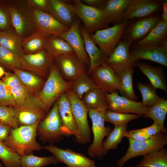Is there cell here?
<instances>
[{
    "label": "cell",
    "mask_w": 167,
    "mask_h": 167,
    "mask_svg": "<svg viewBox=\"0 0 167 167\" xmlns=\"http://www.w3.org/2000/svg\"><path fill=\"white\" fill-rule=\"evenodd\" d=\"M12 128L10 126L0 123V142H3L8 135Z\"/></svg>",
    "instance_id": "816d5d0a"
},
{
    "label": "cell",
    "mask_w": 167,
    "mask_h": 167,
    "mask_svg": "<svg viewBox=\"0 0 167 167\" xmlns=\"http://www.w3.org/2000/svg\"><path fill=\"white\" fill-rule=\"evenodd\" d=\"M0 123H1V122H0Z\"/></svg>",
    "instance_id": "680465c9"
},
{
    "label": "cell",
    "mask_w": 167,
    "mask_h": 167,
    "mask_svg": "<svg viewBox=\"0 0 167 167\" xmlns=\"http://www.w3.org/2000/svg\"><path fill=\"white\" fill-rule=\"evenodd\" d=\"M70 82V90L81 100L85 93L91 90L98 88L87 74L80 76Z\"/></svg>",
    "instance_id": "74e56055"
},
{
    "label": "cell",
    "mask_w": 167,
    "mask_h": 167,
    "mask_svg": "<svg viewBox=\"0 0 167 167\" xmlns=\"http://www.w3.org/2000/svg\"><path fill=\"white\" fill-rule=\"evenodd\" d=\"M1 105V104H0V105Z\"/></svg>",
    "instance_id": "6f0895ef"
},
{
    "label": "cell",
    "mask_w": 167,
    "mask_h": 167,
    "mask_svg": "<svg viewBox=\"0 0 167 167\" xmlns=\"http://www.w3.org/2000/svg\"><path fill=\"white\" fill-rule=\"evenodd\" d=\"M45 49L54 58L66 54L74 53L68 44L59 36H48Z\"/></svg>",
    "instance_id": "f546056e"
},
{
    "label": "cell",
    "mask_w": 167,
    "mask_h": 167,
    "mask_svg": "<svg viewBox=\"0 0 167 167\" xmlns=\"http://www.w3.org/2000/svg\"><path fill=\"white\" fill-rule=\"evenodd\" d=\"M3 81L17 105L23 104L30 93L14 73L6 72Z\"/></svg>",
    "instance_id": "484cf974"
},
{
    "label": "cell",
    "mask_w": 167,
    "mask_h": 167,
    "mask_svg": "<svg viewBox=\"0 0 167 167\" xmlns=\"http://www.w3.org/2000/svg\"><path fill=\"white\" fill-rule=\"evenodd\" d=\"M21 156L0 142V160L5 167H21Z\"/></svg>",
    "instance_id": "b9f144b4"
},
{
    "label": "cell",
    "mask_w": 167,
    "mask_h": 167,
    "mask_svg": "<svg viewBox=\"0 0 167 167\" xmlns=\"http://www.w3.org/2000/svg\"><path fill=\"white\" fill-rule=\"evenodd\" d=\"M123 137L131 138L135 140L141 141L149 139L153 136L148 135L139 129L126 131L123 134Z\"/></svg>",
    "instance_id": "c3c4849f"
},
{
    "label": "cell",
    "mask_w": 167,
    "mask_h": 167,
    "mask_svg": "<svg viewBox=\"0 0 167 167\" xmlns=\"http://www.w3.org/2000/svg\"><path fill=\"white\" fill-rule=\"evenodd\" d=\"M131 0H108L103 9L106 20L109 24L121 23L125 11Z\"/></svg>",
    "instance_id": "83f0119b"
},
{
    "label": "cell",
    "mask_w": 167,
    "mask_h": 167,
    "mask_svg": "<svg viewBox=\"0 0 167 167\" xmlns=\"http://www.w3.org/2000/svg\"><path fill=\"white\" fill-rule=\"evenodd\" d=\"M161 4L163 11L161 19L167 22V1L163 0L161 1Z\"/></svg>",
    "instance_id": "f5cc1de1"
},
{
    "label": "cell",
    "mask_w": 167,
    "mask_h": 167,
    "mask_svg": "<svg viewBox=\"0 0 167 167\" xmlns=\"http://www.w3.org/2000/svg\"><path fill=\"white\" fill-rule=\"evenodd\" d=\"M54 60L61 75L67 82H71L87 74L86 66L74 53L60 56Z\"/></svg>",
    "instance_id": "4fadbf2b"
},
{
    "label": "cell",
    "mask_w": 167,
    "mask_h": 167,
    "mask_svg": "<svg viewBox=\"0 0 167 167\" xmlns=\"http://www.w3.org/2000/svg\"><path fill=\"white\" fill-rule=\"evenodd\" d=\"M167 22L161 19L149 32L138 42L139 46L149 47L161 46L167 40Z\"/></svg>",
    "instance_id": "4316f807"
},
{
    "label": "cell",
    "mask_w": 167,
    "mask_h": 167,
    "mask_svg": "<svg viewBox=\"0 0 167 167\" xmlns=\"http://www.w3.org/2000/svg\"><path fill=\"white\" fill-rule=\"evenodd\" d=\"M127 126L128 124L114 125V129L102 143V148L104 155H106L109 150L117 148L118 144L122 141L123 137V133L127 131Z\"/></svg>",
    "instance_id": "e575fe53"
},
{
    "label": "cell",
    "mask_w": 167,
    "mask_h": 167,
    "mask_svg": "<svg viewBox=\"0 0 167 167\" xmlns=\"http://www.w3.org/2000/svg\"><path fill=\"white\" fill-rule=\"evenodd\" d=\"M6 72H5L3 68L0 66V77L4 75Z\"/></svg>",
    "instance_id": "11a10c76"
},
{
    "label": "cell",
    "mask_w": 167,
    "mask_h": 167,
    "mask_svg": "<svg viewBox=\"0 0 167 167\" xmlns=\"http://www.w3.org/2000/svg\"><path fill=\"white\" fill-rule=\"evenodd\" d=\"M30 9L37 30L46 36H60L69 29V28L60 23L50 14Z\"/></svg>",
    "instance_id": "e0dca14e"
},
{
    "label": "cell",
    "mask_w": 167,
    "mask_h": 167,
    "mask_svg": "<svg viewBox=\"0 0 167 167\" xmlns=\"http://www.w3.org/2000/svg\"><path fill=\"white\" fill-rule=\"evenodd\" d=\"M106 94L98 88H95L84 94L81 100L88 109H98L106 103Z\"/></svg>",
    "instance_id": "d590c367"
},
{
    "label": "cell",
    "mask_w": 167,
    "mask_h": 167,
    "mask_svg": "<svg viewBox=\"0 0 167 167\" xmlns=\"http://www.w3.org/2000/svg\"><path fill=\"white\" fill-rule=\"evenodd\" d=\"M128 24V21H123L111 27L97 30L90 36L94 43L108 58L121 41Z\"/></svg>",
    "instance_id": "30bf717a"
},
{
    "label": "cell",
    "mask_w": 167,
    "mask_h": 167,
    "mask_svg": "<svg viewBox=\"0 0 167 167\" xmlns=\"http://www.w3.org/2000/svg\"><path fill=\"white\" fill-rule=\"evenodd\" d=\"M80 29L89 60V71L91 73L95 68L105 62L108 57L94 43L84 26H80Z\"/></svg>",
    "instance_id": "603a6c76"
},
{
    "label": "cell",
    "mask_w": 167,
    "mask_h": 167,
    "mask_svg": "<svg viewBox=\"0 0 167 167\" xmlns=\"http://www.w3.org/2000/svg\"><path fill=\"white\" fill-rule=\"evenodd\" d=\"M134 71V68H128L121 71L118 75L120 81V88L119 91L121 96L136 101L138 97L134 91L132 80Z\"/></svg>",
    "instance_id": "d6a6232c"
},
{
    "label": "cell",
    "mask_w": 167,
    "mask_h": 167,
    "mask_svg": "<svg viewBox=\"0 0 167 167\" xmlns=\"http://www.w3.org/2000/svg\"><path fill=\"white\" fill-rule=\"evenodd\" d=\"M137 85L142 96L141 103L145 106L149 107H152L161 98L156 93V89L150 83L138 82Z\"/></svg>",
    "instance_id": "60d3db41"
},
{
    "label": "cell",
    "mask_w": 167,
    "mask_h": 167,
    "mask_svg": "<svg viewBox=\"0 0 167 167\" xmlns=\"http://www.w3.org/2000/svg\"><path fill=\"white\" fill-rule=\"evenodd\" d=\"M40 122L37 121L31 125L11 128L3 143L21 156L43 149V147L36 140L37 128Z\"/></svg>",
    "instance_id": "6da1fadb"
},
{
    "label": "cell",
    "mask_w": 167,
    "mask_h": 167,
    "mask_svg": "<svg viewBox=\"0 0 167 167\" xmlns=\"http://www.w3.org/2000/svg\"><path fill=\"white\" fill-rule=\"evenodd\" d=\"M0 66L13 71L21 69L20 57L10 50L0 45Z\"/></svg>",
    "instance_id": "ab89813d"
},
{
    "label": "cell",
    "mask_w": 167,
    "mask_h": 167,
    "mask_svg": "<svg viewBox=\"0 0 167 167\" xmlns=\"http://www.w3.org/2000/svg\"><path fill=\"white\" fill-rule=\"evenodd\" d=\"M12 26L22 38L37 30L30 8L24 0H6Z\"/></svg>",
    "instance_id": "3957f363"
},
{
    "label": "cell",
    "mask_w": 167,
    "mask_h": 167,
    "mask_svg": "<svg viewBox=\"0 0 167 167\" xmlns=\"http://www.w3.org/2000/svg\"><path fill=\"white\" fill-rule=\"evenodd\" d=\"M59 162L54 156L39 157L31 153L21 156V167H43Z\"/></svg>",
    "instance_id": "f35d334b"
},
{
    "label": "cell",
    "mask_w": 167,
    "mask_h": 167,
    "mask_svg": "<svg viewBox=\"0 0 167 167\" xmlns=\"http://www.w3.org/2000/svg\"><path fill=\"white\" fill-rule=\"evenodd\" d=\"M22 40L13 28L0 31V45L10 50L20 57L24 54Z\"/></svg>",
    "instance_id": "f1b7e54d"
},
{
    "label": "cell",
    "mask_w": 167,
    "mask_h": 167,
    "mask_svg": "<svg viewBox=\"0 0 167 167\" xmlns=\"http://www.w3.org/2000/svg\"><path fill=\"white\" fill-rule=\"evenodd\" d=\"M0 104L1 105L15 107L17 106L13 96L3 80H0Z\"/></svg>",
    "instance_id": "bcb514c9"
},
{
    "label": "cell",
    "mask_w": 167,
    "mask_h": 167,
    "mask_svg": "<svg viewBox=\"0 0 167 167\" xmlns=\"http://www.w3.org/2000/svg\"><path fill=\"white\" fill-rule=\"evenodd\" d=\"M48 36L37 30L30 36L23 39L22 48L24 54H34L45 49Z\"/></svg>",
    "instance_id": "4dcf8cb0"
},
{
    "label": "cell",
    "mask_w": 167,
    "mask_h": 167,
    "mask_svg": "<svg viewBox=\"0 0 167 167\" xmlns=\"http://www.w3.org/2000/svg\"><path fill=\"white\" fill-rule=\"evenodd\" d=\"M167 113V100L164 98L160 99L153 105L149 107L143 116L145 118L152 119L154 122L164 127V121Z\"/></svg>",
    "instance_id": "8d00e7d4"
},
{
    "label": "cell",
    "mask_w": 167,
    "mask_h": 167,
    "mask_svg": "<svg viewBox=\"0 0 167 167\" xmlns=\"http://www.w3.org/2000/svg\"><path fill=\"white\" fill-rule=\"evenodd\" d=\"M106 97L107 110L112 112L132 113L143 116L149 108L141 102H137L119 95L117 92L107 93Z\"/></svg>",
    "instance_id": "5bb4252c"
},
{
    "label": "cell",
    "mask_w": 167,
    "mask_h": 167,
    "mask_svg": "<svg viewBox=\"0 0 167 167\" xmlns=\"http://www.w3.org/2000/svg\"><path fill=\"white\" fill-rule=\"evenodd\" d=\"M84 4L98 9H103L105 6L108 0H82Z\"/></svg>",
    "instance_id": "f907efd6"
},
{
    "label": "cell",
    "mask_w": 167,
    "mask_h": 167,
    "mask_svg": "<svg viewBox=\"0 0 167 167\" xmlns=\"http://www.w3.org/2000/svg\"><path fill=\"white\" fill-rule=\"evenodd\" d=\"M161 4L151 0H131L123 15L122 21L149 16L158 11Z\"/></svg>",
    "instance_id": "d6986e66"
},
{
    "label": "cell",
    "mask_w": 167,
    "mask_h": 167,
    "mask_svg": "<svg viewBox=\"0 0 167 167\" xmlns=\"http://www.w3.org/2000/svg\"><path fill=\"white\" fill-rule=\"evenodd\" d=\"M136 66L149 79L151 84L156 89L167 91V84L164 68L154 66L146 63L138 61Z\"/></svg>",
    "instance_id": "d4e9b609"
},
{
    "label": "cell",
    "mask_w": 167,
    "mask_h": 167,
    "mask_svg": "<svg viewBox=\"0 0 167 167\" xmlns=\"http://www.w3.org/2000/svg\"><path fill=\"white\" fill-rule=\"evenodd\" d=\"M71 85L62 76L54 62L42 88L35 93L46 113L62 94L70 90Z\"/></svg>",
    "instance_id": "7a4b0ae2"
},
{
    "label": "cell",
    "mask_w": 167,
    "mask_h": 167,
    "mask_svg": "<svg viewBox=\"0 0 167 167\" xmlns=\"http://www.w3.org/2000/svg\"><path fill=\"white\" fill-rule=\"evenodd\" d=\"M13 71L30 93H35L39 89L41 90L45 81V79L34 74L21 69Z\"/></svg>",
    "instance_id": "1f68e13d"
},
{
    "label": "cell",
    "mask_w": 167,
    "mask_h": 167,
    "mask_svg": "<svg viewBox=\"0 0 167 167\" xmlns=\"http://www.w3.org/2000/svg\"><path fill=\"white\" fill-rule=\"evenodd\" d=\"M134 167H167V150L163 147L143 156Z\"/></svg>",
    "instance_id": "836d02e7"
},
{
    "label": "cell",
    "mask_w": 167,
    "mask_h": 167,
    "mask_svg": "<svg viewBox=\"0 0 167 167\" xmlns=\"http://www.w3.org/2000/svg\"><path fill=\"white\" fill-rule=\"evenodd\" d=\"M13 28L6 0H0V31Z\"/></svg>",
    "instance_id": "f6af8a7d"
},
{
    "label": "cell",
    "mask_w": 167,
    "mask_h": 167,
    "mask_svg": "<svg viewBox=\"0 0 167 167\" xmlns=\"http://www.w3.org/2000/svg\"><path fill=\"white\" fill-rule=\"evenodd\" d=\"M128 138V148L125 154L117 161V167H123L125 163L130 159L148 154L164 147L167 144V133L163 132L145 140L136 141Z\"/></svg>",
    "instance_id": "5b68a950"
},
{
    "label": "cell",
    "mask_w": 167,
    "mask_h": 167,
    "mask_svg": "<svg viewBox=\"0 0 167 167\" xmlns=\"http://www.w3.org/2000/svg\"><path fill=\"white\" fill-rule=\"evenodd\" d=\"M62 126L56 101L45 118L39 122L37 128V135L43 143L48 142L53 145L63 139Z\"/></svg>",
    "instance_id": "52a82bcc"
},
{
    "label": "cell",
    "mask_w": 167,
    "mask_h": 167,
    "mask_svg": "<svg viewBox=\"0 0 167 167\" xmlns=\"http://www.w3.org/2000/svg\"><path fill=\"white\" fill-rule=\"evenodd\" d=\"M69 100L78 134L75 140L80 144L89 143L91 130L88 120V108L81 100L70 90L66 92Z\"/></svg>",
    "instance_id": "ba28073f"
},
{
    "label": "cell",
    "mask_w": 167,
    "mask_h": 167,
    "mask_svg": "<svg viewBox=\"0 0 167 167\" xmlns=\"http://www.w3.org/2000/svg\"><path fill=\"white\" fill-rule=\"evenodd\" d=\"M49 14L61 23L70 28L76 19V15L72 10L71 4L66 1L49 0Z\"/></svg>",
    "instance_id": "cb8c5ba5"
},
{
    "label": "cell",
    "mask_w": 167,
    "mask_h": 167,
    "mask_svg": "<svg viewBox=\"0 0 167 167\" xmlns=\"http://www.w3.org/2000/svg\"><path fill=\"white\" fill-rule=\"evenodd\" d=\"M90 74L91 78L98 88L106 93L119 91V76L105 62L95 68Z\"/></svg>",
    "instance_id": "9a60e30c"
},
{
    "label": "cell",
    "mask_w": 167,
    "mask_h": 167,
    "mask_svg": "<svg viewBox=\"0 0 167 167\" xmlns=\"http://www.w3.org/2000/svg\"><path fill=\"white\" fill-rule=\"evenodd\" d=\"M30 8L49 14L50 5L49 0H24Z\"/></svg>",
    "instance_id": "7dc6e473"
},
{
    "label": "cell",
    "mask_w": 167,
    "mask_h": 167,
    "mask_svg": "<svg viewBox=\"0 0 167 167\" xmlns=\"http://www.w3.org/2000/svg\"><path fill=\"white\" fill-rule=\"evenodd\" d=\"M107 108L106 103L98 109H88V114L92 122L93 139L88 149L87 153L92 158H102L104 155L102 148L103 139L112 130L111 127L105 125V116Z\"/></svg>",
    "instance_id": "277c9868"
},
{
    "label": "cell",
    "mask_w": 167,
    "mask_h": 167,
    "mask_svg": "<svg viewBox=\"0 0 167 167\" xmlns=\"http://www.w3.org/2000/svg\"><path fill=\"white\" fill-rule=\"evenodd\" d=\"M161 20L159 16H153L139 19L128 28L125 39L131 43L144 37Z\"/></svg>",
    "instance_id": "44dd1931"
},
{
    "label": "cell",
    "mask_w": 167,
    "mask_h": 167,
    "mask_svg": "<svg viewBox=\"0 0 167 167\" xmlns=\"http://www.w3.org/2000/svg\"><path fill=\"white\" fill-rule=\"evenodd\" d=\"M62 122V132L64 136H77L78 132L72 112L70 103L66 92L56 101Z\"/></svg>",
    "instance_id": "ffe728a7"
},
{
    "label": "cell",
    "mask_w": 167,
    "mask_h": 167,
    "mask_svg": "<svg viewBox=\"0 0 167 167\" xmlns=\"http://www.w3.org/2000/svg\"><path fill=\"white\" fill-rule=\"evenodd\" d=\"M43 148L53 153L59 162L64 163L68 167H96L94 160L71 149H63L53 145L45 146Z\"/></svg>",
    "instance_id": "2e32d148"
},
{
    "label": "cell",
    "mask_w": 167,
    "mask_h": 167,
    "mask_svg": "<svg viewBox=\"0 0 167 167\" xmlns=\"http://www.w3.org/2000/svg\"><path fill=\"white\" fill-rule=\"evenodd\" d=\"M130 52L136 62L140 60H148L167 67V53L161 46L149 47L138 45Z\"/></svg>",
    "instance_id": "7402d4cb"
},
{
    "label": "cell",
    "mask_w": 167,
    "mask_h": 167,
    "mask_svg": "<svg viewBox=\"0 0 167 167\" xmlns=\"http://www.w3.org/2000/svg\"><path fill=\"white\" fill-rule=\"evenodd\" d=\"M163 50L167 53V40L165 41L161 46Z\"/></svg>",
    "instance_id": "db71d44e"
},
{
    "label": "cell",
    "mask_w": 167,
    "mask_h": 167,
    "mask_svg": "<svg viewBox=\"0 0 167 167\" xmlns=\"http://www.w3.org/2000/svg\"><path fill=\"white\" fill-rule=\"evenodd\" d=\"M80 26L79 21L76 19L69 29L59 36L68 44L75 54L86 66H89V60L85 49Z\"/></svg>",
    "instance_id": "ac0fdd59"
},
{
    "label": "cell",
    "mask_w": 167,
    "mask_h": 167,
    "mask_svg": "<svg viewBox=\"0 0 167 167\" xmlns=\"http://www.w3.org/2000/svg\"><path fill=\"white\" fill-rule=\"evenodd\" d=\"M0 122L13 128L19 126L13 107L0 105Z\"/></svg>",
    "instance_id": "ee69618b"
},
{
    "label": "cell",
    "mask_w": 167,
    "mask_h": 167,
    "mask_svg": "<svg viewBox=\"0 0 167 167\" xmlns=\"http://www.w3.org/2000/svg\"><path fill=\"white\" fill-rule=\"evenodd\" d=\"M0 167H2V164L0 162Z\"/></svg>",
    "instance_id": "9f6ffc18"
},
{
    "label": "cell",
    "mask_w": 167,
    "mask_h": 167,
    "mask_svg": "<svg viewBox=\"0 0 167 167\" xmlns=\"http://www.w3.org/2000/svg\"><path fill=\"white\" fill-rule=\"evenodd\" d=\"M21 69L46 79L54 62V59L45 49L36 53L24 54L20 57Z\"/></svg>",
    "instance_id": "8fae6325"
},
{
    "label": "cell",
    "mask_w": 167,
    "mask_h": 167,
    "mask_svg": "<svg viewBox=\"0 0 167 167\" xmlns=\"http://www.w3.org/2000/svg\"><path fill=\"white\" fill-rule=\"evenodd\" d=\"M13 107L19 126L41 122L46 115L42 104L34 93H30L23 104Z\"/></svg>",
    "instance_id": "9c48e42d"
},
{
    "label": "cell",
    "mask_w": 167,
    "mask_h": 167,
    "mask_svg": "<svg viewBox=\"0 0 167 167\" xmlns=\"http://www.w3.org/2000/svg\"><path fill=\"white\" fill-rule=\"evenodd\" d=\"M71 4V9L76 15L83 22L89 35L96 31L107 28L108 23L103 9L87 5L80 0H75Z\"/></svg>",
    "instance_id": "8992f818"
},
{
    "label": "cell",
    "mask_w": 167,
    "mask_h": 167,
    "mask_svg": "<svg viewBox=\"0 0 167 167\" xmlns=\"http://www.w3.org/2000/svg\"><path fill=\"white\" fill-rule=\"evenodd\" d=\"M131 44L126 39L121 40L105 61L117 75L126 69L136 66L138 61H135L131 54Z\"/></svg>",
    "instance_id": "7c38bea8"
},
{
    "label": "cell",
    "mask_w": 167,
    "mask_h": 167,
    "mask_svg": "<svg viewBox=\"0 0 167 167\" xmlns=\"http://www.w3.org/2000/svg\"><path fill=\"white\" fill-rule=\"evenodd\" d=\"M140 116L139 115L130 113H119L110 111L107 110L105 113V122L113 124H128L130 121L138 118Z\"/></svg>",
    "instance_id": "7bdbcfd3"
},
{
    "label": "cell",
    "mask_w": 167,
    "mask_h": 167,
    "mask_svg": "<svg viewBox=\"0 0 167 167\" xmlns=\"http://www.w3.org/2000/svg\"><path fill=\"white\" fill-rule=\"evenodd\" d=\"M139 129L148 135L152 136H154L161 132L166 133H167V132L165 127L162 126L155 122L149 126Z\"/></svg>",
    "instance_id": "681fc988"
}]
</instances>
